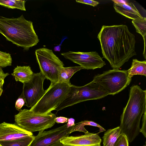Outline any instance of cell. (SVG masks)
Returning a JSON list of instances; mask_svg holds the SVG:
<instances>
[{
	"mask_svg": "<svg viewBox=\"0 0 146 146\" xmlns=\"http://www.w3.org/2000/svg\"><path fill=\"white\" fill-rule=\"evenodd\" d=\"M97 37L103 57L113 69H119L137 54L135 36L126 25H103Z\"/></svg>",
	"mask_w": 146,
	"mask_h": 146,
	"instance_id": "6da1fadb",
	"label": "cell"
},
{
	"mask_svg": "<svg viewBox=\"0 0 146 146\" xmlns=\"http://www.w3.org/2000/svg\"><path fill=\"white\" fill-rule=\"evenodd\" d=\"M129 97L120 117L119 126L121 133L131 142L140 132V123L141 117L146 112V90L138 85L130 88Z\"/></svg>",
	"mask_w": 146,
	"mask_h": 146,
	"instance_id": "7a4b0ae2",
	"label": "cell"
},
{
	"mask_svg": "<svg viewBox=\"0 0 146 146\" xmlns=\"http://www.w3.org/2000/svg\"><path fill=\"white\" fill-rule=\"evenodd\" d=\"M0 33L7 40L23 48L25 51L39 42L33 22L26 20L23 15L17 18L0 16Z\"/></svg>",
	"mask_w": 146,
	"mask_h": 146,
	"instance_id": "3957f363",
	"label": "cell"
},
{
	"mask_svg": "<svg viewBox=\"0 0 146 146\" xmlns=\"http://www.w3.org/2000/svg\"><path fill=\"white\" fill-rule=\"evenodd\" d=\"M71 84L57 82L51 83L43 96L29 110L36 114H44L55 110L66 98Z\"/></svg>",
	"mask_w": 146,
	"mask_h": 146,
	"instance_id": "277c9868",
	"label": "cell"
},
{
	"mask_svg": "<svg viewBox=\"0 0 146 146\" xmlns=\"http://www.w3.org/2000/svg\"><path fill=\"white\" fill-rule=\"evenodd\" d=\"M108 95L93 80L81 86L71 84L70 90L66 98L55 110L58 111L81 102L99 99Z\"/></svg>",
	"mask_w": 146,
	"mask_h": 146,
	"instance_id": "5b68a950",
	"label": "cell"
},
{
	"mask_svg": "<svg viewBox=\"0 0 146 146\" xmlns=\"http://www.w3.org/2000/svg\"><path fill=\"white\" fill-rule=\"evenodd\" d=\"M56 117V114L51 112L46 114H37L24 109L15 115V121L20 127L32 133L42 132L51 128L55 123Z\"/></svg>",
	"mask_w": 146,
	"mask_h": 146,
	"instance_id": "8992f818",
	"label": "cell"
},
{
	"mask_svg": "<svg viewBox=\"0 0 146 146\" xmlns=\"http://www.w3.org/2000/svg\"><path fill=\"white\" fill-rule=\"evenodd\" d=\"M131 78L128 76L127 70L113 69L95 75L93 81L108 95H114L129 85Z\"/></svg>",
	"mask_w": 146,
	"mask_h": 146,
	"instance_id": "52a82bcc",
	"label": "cell"
},
{
	"mask_svg": "<svg viewBox=\"0 0 146 146\" xmlns=\"http://www.w3.org/2000/svg\"><path fill=\"white\" fill-rule=\"evenodd\" d=\"M35 54L40 72L46 79L51 83L58 80L57 68L64 67L63 62L53 52L52 50L45 48H40L36 50Z\"/></svg>",
	"mask_w": 146,
	"mask_h": 146,
	"instance_id": "ba28073f",
	"label": "cell"
},
{
	"mask_svg": "<svg viewBox=\"0 0 146 146\" xmlns=\"http://www.w3.org/2000/svg\"><path fill=\"white\" fill-rule=\"evenodd\" d=\"M45 78L40 72L35 73L28 82L23 83V95L25 104L28 108H32L40 99L44 94L45 90L43 84Z\"/></svg>",
	"mask_w": 146,
	"mask_h": 146,
	"instance_id": "9c48e42d",
	"label": "cell"
},
{
	"mask_svg": "<svg viewBox=\"0 0 146 146\" xmlns=\"http://www.w3.org/2000/svg\"><path fill=\"white\" fill-rule=\"evenodd\" d=\"M65 58L82 67L84 69L94 70L103 67L106 64L96 52L68 51L61 53Z\"/></svg>",
	"mask_w": 146,
	"mask_h": 146,
	"instance_id": "30bf717a",
	"label": "cell"
},
{
	"mask_svg": "<svg viewBox=\"0 0 146 146\" xmlns=\"http://www.w3.org/2000/svg\"><path fill=\"white\" fill-rule=\"evenodd\" d=\"M73 126L68 127L66 123L48 131L39 132L30 146H50L62 138L68 137Z\"/></svg>",
	"mask_w": 146,
	"mask_h": 146,
	"instance_id": "8fae6325",
	"label": "cell"
},
{
	"mask_svg": "<svg viewBox=\"0 0 146 146\" xmlns=\"http://www.w3.org/2000/svg\"><path fill=\"white\" fill-rule=\"evenodd\" d=\"M59 141L68 146H101L102 139L97 133L88 132L82 135L64 137Z\"/></svg>",
	"mask_w": 146,
	"mask_h": 146,
	"instance_id": "7c38bea8",
	"label": "cell"
},
{
	"mask_svg": "<svg viewBox=\"0 0 146 146\" xmlns=\"http://www.w3.org/2000/svg\"><path fill=\"white\" fill-rule=\"evenodd\" d=\"M17 125L3 122L0 123V141L33 135Z\"/></svg>",
	"mask_w": 146,
	"mask_h": 146,
	"instance_id": "4fadbf2b",
	"label": "cell"
},
{
	"mask_svg": "<svg viewBox=\"0 0 146 146\" xmlns=\"http://www.w3.org/2000/svg\"><path fill=\"white\" fill-rule=\"evenodd\" d=\"M113 7L116 12L133 20H141L143 18L132 2L125 4L114 3Z\"/></svg>",
	"mask_w": 146,
	"mask_h": 146,
	"instance_id": "5bb4252c",
	"label": "cell"
},
{
	"mask_svg": "<svg viewBox=\"0 0 146 146\" xmlns=\"http://www.w3.org/2000/svg\"><path fill=\"white\" fill-rule=\"evenodd\" d=\"M34 73L29 66H17L14 69L11 75L14 77L16 81H19L23 84L29 82Z\"/></svg>",
	"mask_w": 146,
	"mask_h": 146,
	"instance_id": "9a60e30c",
	"label": "cell"
},
{
	"mask_svg": "<svg viewBox=\"0 0 146 146\" xmlns=\"http://www.w3.org/2000/svg\"><path fill=\"white\" fill-rule=\"evenodd\" d=\"M84 69L80 66L65 67L60 66L57 68L58 75V82L70 84V79L78 71Z\"/></svg>",
	"mask_w": 146,
	"mask_h": 146,
	"instance_id": "2e32d148",
	"label": "cell"
},
{
	"mask_svg": "<svg viewBox=\"0 0 146 146\" xmlns=\"http://www.w3.org/2000/svg\"><path fill=\"white\" fill-rule=\"evenodd\" d=\"M127 71L128 76L130 78L136 75L146 77V61H140L133 59L131 67Z\"/></svg>",
	"mask_w": 146,
	"mask_h": 146,
	"instance_id": "e0dca14e",
	"label": "cell"
},
{
	"mask_svg": "<svg viewBox=\"0 0 146 146\" xmlns=\"http://www.w3.org/2000/svg\"><path fill=\"white\" fill-rule=\"evenodd\" d=\"M35 138L32 135L0 141V146H30Z\"/></svg>",
	"mask_w": 146,
	"mask_h": 146,
	"instance_id": "ac0fdd59",
	"label": "cell"
},
{
	"mask_svg": "<svg viewBox=\"0 0 146 146\" xmlns=\"http://www.w3.org/2000/svg\"><path fill=\"white\" fill-rule=\"evenodd\" d=\"M121 133L119 126L108 129L104 133L102 137L103 146H113Z\"/></svg>",
	"mask_w": 146,
	"mask_h": 146,
	"instance_id": "d6986e66",
	"label": "cell"
},
{
	"mask_svg": "<svg viewBox=\"0 0 146 146\" xmlns=\"http://www.w3.org/2000/svg\"><path fill=\"white\" fill-rule=\"evenodd\" d=\"M132 22L136 29V32L141 34L143 38L144 47L143 55L145 58L146 59L145 47L146 36V18L145 17H143V19L141 20H133Z\"/></svg>",
	"mask_w": 146,
	"mask_h": 146,
	"instance_id": "ffe728a7",
	"label": "cell"
},
{
	"mask_svg": "<svg viewBox=\"0 0 146 146\" xmlns=\"http://www.w3.org/2000/svg\"><path fill=\"white\" fill-rule=\"evenodd\" d=\"M85 125H90L98 127L99 129V133L106 131V129L101 125L92 121L84 120L75 124L71 130L70 133L75 131L82 132L86 133L88 132L85 128Z\"/></svg>",
	"mask_w": 146,
	"mask_h": 146,
	"instance_id": "44dd1931",
	"label": "cell"
},
{
	"mask_svg": "<svg viewBox=\"0 0 146 146\" xmlns=\"http://www.w3.org/2000/svg\"><path fill=\"white\" fill-rule=\"evenodd\" d=\"M25 2L21 0H0V5L8 8L25 11Z\"/></svg>",
	"mask_w": 146,
	"mask_h": 146,
	"instance_id": "7402d4cb",
	"label": "cell"
},
{
	"mask_svg": "<svg viewBox=\"0 0 146 146\" xmlns=\"http://www.w3.org/2000/svg\"><path fill=\"white\" fill-rule=\"evenodd\" d=\"M12 61L11 55L9 53L0 51V67L4 68L11 66Z\"/></svg>",
	"mask_w": 146,
	"mask_h": 146,
	"instance_id": "603a6c76",
	"label": "cell"
},
{
	"mask_svg": "<svg viewBox=\"0 0 146 146\" xmlns=\"http://www.w3.org/2000/svg\"><path fill=\"white\" fill-rule=\"evenodd\" d=\"M113 146H129V141L126 136L121 133Z\"/></svg>",
	"mask_w": 146,
	"mask_h": 146,
	"instance_id": "cb8c5ba5",
	"label": "cell"
},
{
	"mask_svg": "<svg viewBox=\"0 0 146 146\" xmlns=\"http://www.w3.org/2000/svg\"><path fill=\"white\" fill-rule=\"evenodd\" d=\"M25 104L24 99L21 94L20 97L16 101L15 104L16 109L19 112L21 110L22 107L25 105Z\"/></svg>",
	"mask_w": 146,
	"mask_h": 146,
	"instance_id": "d4e9b609",
	"label": "cell"
},
{
	"mask_svg": "<svg viewBox=\"0 0 146 146\" xmlns=\"http://www.w3.org/2000/svg\"><path fill=\"white\" fill-rule=\"evenodd\" d=\"M142 120V126L141 128H140V132L142 133L145 137H146V112L143 115Z\"/></svg>",
	"mask_w": 146,
	"mask_h": 146,
	"instance_id": "484cf974",
	"label": "cell"
},
{
	"mask_svg": "<svg viewBox=\"0 0 146 146\" xmlns=\"http://www.w3.org/2000/svg\"><path fill=\"white\" fill-rule=\"evenodd\" d=\"M77 2L89 5L94 7L97 5L99 3L98 2L91 0H76Z\"/></svg>",
	"mask_w": 146,
	"mask_h": 146,
	"instance_id": "4316f807",
	"label": "cell"
},
{
	"mask_svg": "<svg viewBox=\"0 0 146 146\" xmlns=\"http://www.w3.org/2000/svg\"><path fill=\"white\" fill-rule=\"evenodd\" d=\"M68 118L64 117H57L55 118V122L58 123H64L67 122Z\"/></svg>",
	"mask_w": 146,
	"mask_h": 146,
	"instance_id": "83f0119b",
	"label": "cell"
},
{
	"mask_svg": "<svg viewBox=\"0 0 146 146\" xmlns=\"http://www.w3.org/2000/svg\"><path fill=\"white\" fill-rule=\"evenodd\" d=\"M7 76L5 75L3 76H0V97L3 92V86L4 83V79Z\"/></svg>",
	"mask_w": 146,
	"mask_h": 146,
	"instance_id": "f1b7e54d",
	"label": "cell"
},
{
	"mask_svg": "<svg viewBox=\"0 0 146 146\" xmlns=\"http://www.w3.org/2000/svg\"><path fill=\"white\" fill-rule=\"evenodd\" d=\"M66 125L68 127L74 126L75 125V119L72 118H68Z\"/></svg>",
	"mask_w": 146,
	"mask_h": 146,
	"instance_id": "f546056e",
	"label": "cell"
},
{
	"mask_svg": "<svg viewBox=\"0 0 146 146\" xmlns=\"http://www.w3.org/2000/svg\"><path fill=\"white\" fill-rule=\"evenodd\" d=\"M50 146H68L65 145L61 143L59 141L56 142Z\"/></svg>",
	"mask_w": 146,
	"mask_h": 146,
	"instance_id": "4dcf8cb0",
	"label": "cell"
},
{
	"mask_svg": "<svg viewBox=\"0 0 146 146\" xmlns=\"http://www.w3.org/2000/svg\"><path fill=\"white\" fill-rule=\"evenodd\" d=\"M9 74L8 73H5L1 67H0V76H3L5 75L8 76Z\"/></svg>",
	"mask_w": 146,
	"mask_h": 146,
	"instance_id": "1f68e13d",
	"label": "cell"
},
{
	"mask_svg": "<svg viewBox=\"0 0 146 146\" xmlns=\"http://www.w3.org/2000/svg\"><path fill=\"white\" fill-rule=\"evenodd\" d=\"M114 2V3H119L121 4H125L127 2H126L125 1L123 0H112Z\"/></svg>",
	"mask_w": 146,
	"mask_h": 146,
	"instance_id": "d6a6232c",
	"label": "cell"
},
{
	"mask_svg": "<svg viewBox=\"0 0 146 146\" xmlns=\"http://www.w3.org/2000/svg\"><path fill=\"white\" fill-rule=\"evenodd\" d=\"M143 146H146V144H145L144 145H143Z\"/></svg>",
	"mask_w": 146,
	"mask_h": 146,
	"instance_id": "836d02e7",
	"label": "cell"
}]
</instances>
